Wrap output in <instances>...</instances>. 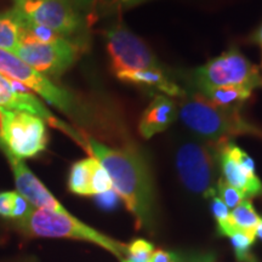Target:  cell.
Returning <instances> with one entry per match:
<instances>
[{"label":"cell","mask_w":262,"mask_h":262,"mask_svg":"<svg viewBox=\"0 0 262 262\" xmlns=\"http://www.w3.org/2000/svg\"><path fill=\"white\" fill-rule=\"evenodd\" d=\"M85 148L106 169L113 189L135 217L136 228L149 227L155 217L156 194L143 156L133 146L113 148L93 137H85Z\"/></svg>","instance_id":"1"},{"label":"cell","mask_w":262,"mask_h":262,"mask_svg":"<svg viewBox=\"0 0 262 262\" xmlns=\"http://www.w3.org/2000/svg\"><path fill=\"white\" fill-rule=\"evenodd\" d=\"M180 119L198 139L222 142L235 135L262 136V131L249 124L239 113V107L216 106L203 95H186L178 108Z\"/></svg>","instance_id":"2"},{"label":"cell","mask_w":262,"mask_h":262,"mask_svg":"<svg viewBox=\"0 0 262 262\" xmlns=\"http://www.w3.org/2000/svg\"><path fill=\"white\" fill-rule=\"evenodd\" d=\"M15 224L18 231L27 237L79 239L106 249L119 258L127 253L125 244L102 234L71 214H58L33 208L25 219L15 221Z\"/></svg>","instance_id":"3"},{"label":"cell","mask_w":262,"mask_h":262,"mask_svg":"<svg viewBox=\"0 0 262 262\" xmlns=\"http://www.w3.org/2000/svg\"><path fill=\"white\" fill-rule=\"evenodd\" d=\"M176 168L183 186L189 192L204 198L216 195V162H219L217 142L202 139L183 140L176 149Z\"/></svg>","instance_id":"4"},{"label":"cell","mask_w":262,"mask_h":262,"mask_svg":"<svg viewBox=\"0 0 262 262\" xmlns=\"http://www.w3.org/2000/svg\"><path fill=\"white\" fill-rule=\"evenodd\" d=\"M0 74L21 83L27 89L40 95L45 101L73 119L86 122L88 113H85L83 106L78 102L71 91L54 84L47 75L39 73L16 55L2 49H0Z\"/></svg>","instance_id":"5"},{"label":"cell","mask_w":262,"mask_h":262,"mask_svg":"<svg viewBox=\"0 0 262 262\" xmlns=\"http://www.w3.org/2000/svg\"><path fill=\"white\" fill-rule=\"evenodd\" d=\"M47 123L37 116L0 107V149L17 159L34 158L47 149Z\"/></svg>","instance_id":"6"},{"label":"cell","mask_w":262,"mask_h":262,"mask_svg":"<svg viewBox=\"0 0 262 262\" xmlns=\"http://www.w3.org/2000/svg\"><path fill=\"white\" fill-rule=\"evenodd\" d=\"M196 90L204 86H243L253 90L262 88V77L254 66L237 48L229 49L220 56L211 58L191 74Z\"/></svg>","instance_id":"7"},{"label":"cell","mask_w":262,"mask_h":262,"mask_svg":"<svg viewBox=\"0 0 262 262\" xmlns=\"http://www.w3.org/2000/svg\"><path fill=\"white\" fill-rule=\"evenodd\" d=\"M14 9L26 21L51 29L71 40L83 32L85 22L70 0H14Z\"/></svg>","instance_id":"8"},{"label":"cell","mask_w":262,"mask_h":262,"mask_svg":"<svg viewBox=\"0 0 262 262\" xmlns=\"http://www.w3.org/2000/svg\"><path fill=\"white\" fill-rule=\"evenodd\" d=\"M104 38L114 75L126 71L162 70L148 45L123 24L108 28L104 32Z\"/></svg>","instance_id":"9"},{"label":"cell","mask_w":262,"mask_h":262,"mask_svg":"<svg viewBox=\"0 0 262 262\" xmlns=\"http://www.w3.org/2000/svg\"><path fill=\"white\" fill-rule=\"evenodd\" d=\"M80 54L79 44L62 38L54 42H26L14 55L47 77L62 75L75 63Z\"/></svg>","instance_id":"10"},{"label":"cell","mask_w":262,"mask_h":262,"mask_svg":"<svg viewBox=\"0 0 262 262\" xmlns=\"http://www.w3.org/2000/svg\"><path fill=\"white\" fill-rule=\"evenodd\" d=\"M0 107L41 118L45 123L62 130L85 148V136L80 135L78 131L55 117L29 89L22 84H16V81L9 79L3 74H0Z\"/></svg>","instance_id":"11"},{"label":"cell","mask_w":262,"mask_h":262,"mask_svg":"<svg viewBox=\"0 0 262 262\" xmlns=\"http://www.w3.org/2000/svg\"><path fill=\"white\" fill-rule=\"evenodd\" d=\"M4 155L8 158L10 166H11L16 188H17L19 194L25 196L37 209L58 212V214H70L62 206L61 203L52 195V193L45 187L44 183L26 165L24 160L15 158L14 156L9 155V153H4Z\"/></svg>","instance_id":"12"},{"label":"cell","mask_w":262,"mask_h":262,"mask_svg":"<svg viewBox=\"0 0 262 262\" xmlns=\"http://www.w3.org/2000/svg\"><path fill=\"white\" fill-rule=\"evenodd\" d=\"M178 116V107L171 98L165 95H156L140 118V135L146 140L152 139L157 134L168 129Z\"/></svg>","instance_id":"13"},{"label":"cell","mask_w":262,"mask_h":262,"mask_svg":"<svg viewBox=\"0 0 262 262\" xmlns=\"http://www.w3.org/2000/svg\"><path fill=\"white\" fill-rule=\"evenodd\" d=\"M219 145V165H220L222 179L228 185L233 186L243 193L245 198H251L262 194V182L257 178L256 172H250L234 160L226 150Z\"/></svg>","instance_id":"14"},{"label":"cell","mask_w":262,"mask_h":262,"mask_svg":"<svg viewBox=\"0 0 262 262\" xmlns=\"http://www.w3.org/2000/svg\"><path fill=\"white\" fill-rule=\"evenodd\" d=\"M116 77L123 83L157 90L159 93L165 94V96H178L183 98L187 95L178 84L170 80L162 70L126 71L116 74Z\"/></svg>","instance_id":"15"},{"label":"cell","mask_w":262,"mask_h":262,"mask_svg":"<svg viewBox=\"0 0 262 262\" xmlns=\"http://www.w3.org/2000/svg\"><path fill=\"white\" fill-rule=\"evenodd\" d=\"M261 217L258 216L256 210L249 199H244L237 208L229 214V219L224 224L217 225L219 233L226 237H231L237 232H244V233L256 235V227L260 222Z\"/></svg>","instance_id":"16"},{"label":"cell","mask_w":262,"mask_h":262,"mask_svg":"<svg viewBox=\"0 0 262 262\" xmlns=\"http://www.w3.org/2000/svg\"><path fill=\"white\" fill-rule=\"evenodd\" d=\"M251 91L248 88L234 86H204L198 89V93L208 98L210 102L220 107H239L242 106L249 97Z\"/></svg>","instance_id":"17"},{"label":"cell","mask_w":262,"mask_h":262,"mask_svg":"<svg viewBox=\"0 0 262 262\" xmlns=\"http://www.w3.org/2000/svg\"><path fill=\"white\" fill-rule=\"evenodd\" d=\"M22 22L15 9L0 12V49L15 54L21 45Z\"/></svg>","instance_id":"18"},{"label":"cell","mask_w":262,"mask_h":262,"mask_svg":"<svg viewBox=\"0 0 262 262\" xmlns=\"http://www.w3.org/2000/svg\"><path fill=\"white\" fill-rule=\"evenodd\" d=\"M94 157L75 162L68 175V189L78 195L91 194V173H93Z\"/></svg>","instance_id":"19"},{"label":"cell","mask_w":262,"mask_h":262,"mask_svg":"<svg viewBox=\"0 0 262 262\" xmlns=\"http://www.w3.org/2000/svg\"><path fill=\"white\" fill-rule=\"evenodd\" d=\"M229 238H231V243L233 245L235 257L239 262H257L254 255L251 254V247L255 243L256 235L244 233V232H237Z\"/></svg>","instance_id":"20"},{"label":"cell","mask_w":262,"mask_h":262,"mask_svg":"<svg viewBox=\"0 0 262 262\" xmlns=\"http://www.w3.org/2000/svg\"><path fill=\"white\" fill-rule=\"evenodd\" d=\"M111 189H113V185L110 175L102 166V164L94 157L93 173H91V194L96 195L111 191Z\"/></svg>","instance_id":"21"},{"label":"cell","mask_w":262,"mask_h":262,"mask_svg":"<svg viewBox=\"0 0 262 262\" xmlns=\"http://www.w3.org/2000/svg\"><path fill=\"white\" fill-rule=\"evenodd\" d=\"M216 193H219V198L227 205L228 209H232V210L237 208L244 199H247L243 193L234 188L233 186L228 185L224 179H219L217 186H216Z\"/></svg>","instance_id":"22"},{"label":"cell","mask_w":262,"mask_h":262,"mask_svg":"<svg viewBox=\"0 0 262 262\" xmlns=\"http://www.w3.org/2000/svg\"><path fill=\"white\" fill-rule=\"evenodd\" d=\"M155 251L153 244L145 239H135L127 245V258L129 262H149L150 255Z\"/></svg>","instance_id":"23"},{"label":"cell","mask_w":262,"mask_h":262,"mask_svg":"<svg viewBox=\"0 0 262 262\" xmlns=\"http://www.w3.org/2000/svg\"><path fill=\"white\" fill-rule=\"evenodd\" d=\"M33 208H34V206H33L25 196H22L18 192H16L14 198V206H12L11 219L15 221L22 220V219H25L26 216L32 211Z\"/></svg>","instance_id":"24"},{"label":"cell","mask_w":262,"mask_h":262,"mask_svg":"<svg viewBox=\"0 0 262 262\" xmlns=\"http://www.w3.org/2000/svg\"><path fill=\"white\" fill-rule=\"evenodd\" d=\"M95 199H96L97 205L100 206L103 210H114L117 208L118 204H119L120 196L118 195V193L114 191V189H111V191L100 193V194L95 195Z\"/></svg>","instance_id":"25"},{"label":"cell","mask_w":262,"mask_h":262,"mask_svg":"<svg viewBox=\"0 0 262 262\" xmlns=\"http://www.w3.org/2000/svg\"><path fill=\"white\" fill-rule=\"evenodd\" d=\"M211 211L216 222H217V225L224 224V222L227 221L229 219V214H231L227 205H226L217 195L211 198Z\"/></svg>","instance_id":"26"},{"label":"cell","mask_w":262,"mask_h":262,"mask_svg":"<svg viewBox=\"0 0 262 262\" xmlns=\"http://www.w3.org/2000/svg\"><path fill=\"white\" fill-rule=\"evenodd\" d=\"M16 192H0V216L5 219H11L12 206Z\"/></svg>","instance_id":"27"},{"label":"cell","mask_w":262,"mask_h":262,"mask_svg":"<svg viewBox=\"0 0 262 262\" xmlns=\"http://www.w3.org/2000/svg\"><path fill=\"white\" fill-rule=\"evenodd\" d=\"M149 262H178V256L165 250H155L150 255Z\"/></svg>","instance_id":"28"},{"label":"cell","mask_w":262,"mask_h":262,"mask_svg":"<svg viewBox=\"0 0 262 262\" xmlns=\"http://www.w3.org/2000/svg\"><path fill=\"white\" fill-rule=\"evenodd\" d=\"M70 2L80 11V10L90 9L91 6H94L100 0H70Z\"/></svg>","instance_id":"29"},{"label":"cell","mask_w":262,"mask_h":262,"mask_svg":"<svg viewBox=\"0 0 262 262\" xmlns=\"http://www.w3.org/2000/svg\"><path fill=\"white\" fill-rule=\"evenodd\" d=\"M250 41L254 42V44L260 45L262 48V24L260 25V27L250 35Z\"/></svg>","instance_id":"30"},{"label":"cell","mask_w":262,"mask_h":262,"mask_svg":"<svg viewBox=\"0 0 262 262\" xmlns=\"http://www.w3.org/2000/svg\"><path fill=\"white\" fill-rule=\"evenodd\" d=\"M141 0H120V3H122L123 5H125L129 8V6H135V5H139Z\"/></svg>","instance_id":"31"},{"label":"cell","mask_w":262,"mask_h":262,"mask_svg":"<svg viewBox=\"0 0 262 262\" xmlns=\"http://www.w3.org/2000/svg\"><path fill=\"white\" fill-rule=\"evenodd\" d=\"M255 233H256V238L261 239V241H262V217H261L260 222H258V225L256 227V232H255Z\"/></svg>","instance_id":"32"},{"label":"cell","mask_w":262,"mask_h":262,"mask_svg":"<svg viewBox=\"0 0 262 262\" xmlns=\"http://www.w3.org/2000/svg\"><path fill=\"white\" fill-rule=\"evenodd\" d=\"M146 2H149V0H141L140 4H142V3H146Z\"/></svg>","instance_id":"33"},{"label":"cell","mask_w":262,"mask_h":262,"mask_svg":"<svg viewBox=\"0 0 262 262\" xmlns=\"http://www.w3.org/2000/svg\"><path fill=\"white\" fill-rule=\"evenodd\" d=\"M122 262H129V261H127L126 258H125V260H124V258H122Z\"/></svg>","instance_id":"34"},{"label":"cell","mask_w":262,"mask_h":262,"mask_svg":"<svg viewBox=\"0 0 262 262\" xmlns=\"http://www.w3.org/2000/svg\"><path fill=\"white\" fill-rule=\"evenodd\" d=\"M261 68H262V62H261Z\"/></svg>","instance_id":"35"}]
</instances>
